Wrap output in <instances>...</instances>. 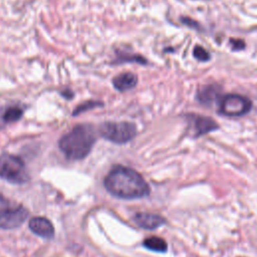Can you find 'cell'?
Masks as SVG:
<instances>
[{
    "label": "cell",
    "mask_w": 257,
    "mask_h": 257,
    "mask_svg": "<svg viewBox=\"0 0 257 257\" xmlns=\"http://www.w3.org/2000/svg\"><path fill=\"white\" fill-rule=\"evenodd\" d=\"M103 184L110 195L124 200L147 197L151 191L149 184L140 173L132 168L119 165L108 172Z\"/></svg>",
    "instance_id": "6da1fadb"
},
{
    "label": "cell",
    "mask_w": 257,
    "mask_h": 257,
    "mask_svg": "<svg viewBox=\"0 0 257 257\" xmlns=\"http://www.w3.org/2000/svg\"><path fill=\"white\" fill-rule=\"evenodd\" d=\"M95 141L96 136L90 124H77L60 138L58 147L68 160L79 161L90 153Z\"/></svg>",
    "instance_id": "7a4b0ae2"
},
{
    "label": "cell",
    "mask_w": 257,
    "mask_h": 257,
    "mask_svg": "<svg viewBox=\"0 0 257 257\" xmlns=\"http://www.w3.org/2000/svg\"><path fill=\"white\" fill-rule=\"evenodd\" d=\"M28 217L27 209L0 194V228L14 229L21 226Z\"/></svg>",
    "instance_id": "3957f363"
},
{
    "label": "cell",
    "mask_w": 257,
    "mask_h": 257,
    "mask_svg": "<svg viewBox=\"0 0 257 257\" xmlns=\"http://www.w3.org/2000/svg\"><path fill=\"white\" fill-rule=\"evenodd\" d=\"M0 177L15 185L24 184L29 180L23 160L8 153L0 155Z\"/></svg>",
    "instance_id": "277c9868"
},
{
    "label": "cell",
    "mask_w": 257,
    "mask_h": 257,
    "mask_svg": "<svg viewBox=\"0 0 257 257\" xmlns=\"http://www.w3.org/2000/svg\"><path fill=\"white\" fill-rule=\"evenodd\" d=\"M99 135L111 143L122 145L136 137L137 127L128 121H104L99 125Z\"/></svg>",
    "instance_id": "5b68a950"
},
{
    "label": "cell",
    "mask_w": 257,
    "mask_h": 257,
    "mask_svg": "<svg viewBox=\"0 0 257 257\" xmlns=\"http://www.w3.org/2000/svg\"><path fill=\"white\" fill-rule=\"evenodd\" d=\"M251 100L244 95L228 93L219 98L218 110L227 116H241L251 109Z\"/></svg>",
    "instance_id": "8992f818"
},
{
    "label": "cell",
    "mask_w": 257,
    "mask_h": 257,
    "mask_svg": "<svg viewBox=\"0 0 257 257\" xmlns=\"http://www.w3.org/2000/svg\"><path fill=\"white\" fill-rule=\"evenodd\" d=\"M134 222L146 230H154L165 224L166 220L157 214L149 212H139L134 216Z\"/></svg>",
    "instance_id": "52a82bcc"
},
{
    "label": "cell",
    "mask_w": 257,
    "mask_h": 257,
    "mask_svg": "<svg viewBox=\"0 0 257 257\" xmlns=\"http://www.w3.org/2000/svg\"><path fill=\"white\" fill-rule=\"evenodd\" d=\"M30 230L37 236L44 239H51L54 236V227L45 217H34L29 220Z\"/></svg>",
    "instance_id": "ba28073f"
},
{
    "label": "cell",
    "mask_w": 257,
    "mask_h": 257,
    "mask_svg": "<svg viewBox=\"0 0 257 257\" xmlns=\"http://www.w3.org/2000/svg\"><path fill=\"white\" fill-rule=\"evenodd\" d=\"M138 83V77L132 72H122L112 78V84L118 91H126L134 88Z\"/></svg>",
    "instance_id": "9c48e42d"
},
{
    "label": "cell",
    "mask_w": 257,
    "mask_h": 257,
    "mask_svg": "<svg viewBox=\"0 0 257 257\" xmlns=\"http://www.w3.org/2000/svg\"><path fill=\"white\" fill-rule=\"evenodd\" d=\"M192 123L196 136H201L218 128V124L214 119L203 115H197L192 117Z\"/></svg>",
    "instance_id": "30bf717a"
},
{
    "label": "cell",
    "mask_w": 257,
    "mask_h": 257,
    "mask_svg": "<svg viewBox=\"0 0 257 257\" xmlns=\"http://www.w3.org/2000/svg\"><path fill=\"white\" fill-rule=\"evenodd\" d=\"M143 245L152 251L155 252H166L168 249V244L166 241L160 237L152 236L149 238H146L143 242Z\"/></svg>",
    "instance_id": "8fae6325"
},
{
    "label": "cell",
    "mask_w": 257,
    "mask_h": 257,
    "mask_svg": "<svg viewBox=\"0 0 257 257\" xmlns=\"http://www.w3.org/2000/svg\"><path fill=\"white\" fill-rule=\"evenodd\" d=\"M24 109L19 105H12L7 107L3 114H2V120L4 123H11L19 120L23 115Z\"/></svg>",
    "instance_id": "7c38bea8"
},
{
    "label": "cell",
    "mask_w": 257,
    "mask_h": 257,
    "mask_svg": "<svg viewBox=\"0 0 257 257\" xmlns=\"http://www.w3.org/2000/svg\"><path fill=\"white\" fill-rule=\"evenodd\" d=\"M100 105H102V102L96 101V100H88V101L82 102V103H80L78 106L75 107L74 111L72 112V115H76V114L82 113V112H84V111H87V110H89V109H93L94 107L100 106Z\"/></svg>",
    "instance_id": "4fadbf2b"
},
{
    "label": "cell",
    "mask_w": 257,
    "mask_h": 257,
    "mask_svg": "<svg viewBox=\"0 0 257 257\" xmlns=\"http://www.w3.org/2000/svg\"><path fill=\"white\" fill-rule=\"evenodd\" d=\"M115 62L116 63H119V62H137V63L145 64V63H147V60H146V58H144L141 55H133V54L126 55V54L122 53L116 58Z\"/></svg>",
    "instance_id": "5bb4252c"
},
{
    "label": "cell",
    "mask_w": 257,
    "mask_h": 257,
    "mask_svg": "<svg viewBox=\"0 0 257 257\" xmlns=\"http://www.w3.org/2000/svg\"><path fill=\"white\" fill-rule=\"evenodd\" d=\"M215 94H216V90L215 89H213L212 87H207L205 90H202V91L199 92L198 97H199L201 102L208 104V103H210L212 101V98H213V96Z\"/></svg>",
    "instance_id": "9a60e30c"
},
{
    "label": "cell",
    "mask_w": 257,
    "mask_h": 257,
    "mask_svg": "<svg viewBox=\"0 0 257 257\" xmlns=\"http://www.w3.org/2000/svg\"><path fill=\"white\" fill-rule=\"evenodd\" d=\"M193 54L194 57L200 61H207L210 59V54L202 46H195Z\"/></svg>",
    "instance_id": "2e32d148"
},
{
    "label": "cell",
    "mask_w": 257,
    "mask_h": 257,
    "mask_svg": "<svg viewBox=\"0 0 257 257\" xmlns=\"http://www.w3.org/2000/svg\"><path fill=\"white\" fill-rule=\"evenodd\" d=\"M230 43L232 45L233 50H241L245 47V43L241 39H231Z\"/></svg>",
    "instance_id": "e0dca14e"
},
{
    "label": "cell",
    "mask_w": 257,
    "mask_h": 257,
    "mask_svg": "<svg viewBox=\"0 0 257 257\" xmlns=\"http://www.w3.org/2000/svg\"><path fill=\"white\" fill-rule=\"evenodd\" d=\"M61 94H62L65 98H71V97L73 96L72 91L69 90V89H66V90H64V91H61Z\"/></svg>",
    "instance_id": "ac0fdd59"
}]
</instances>
